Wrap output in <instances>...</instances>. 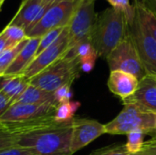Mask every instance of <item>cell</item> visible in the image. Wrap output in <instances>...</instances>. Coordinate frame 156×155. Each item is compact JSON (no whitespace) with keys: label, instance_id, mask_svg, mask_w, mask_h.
<instances>
[{"label":"cell","instance_id":"2","mask_svg":"<svg viewBox=\"0 0 156 155\" xmlns=\"http://www.w3.org/2000/svg\"><path fill=\"white\" fill-rule=\"evenodd\" d=\"M127 26L125 14L112 6L97 14L90 43L98 57L107 58L127 35Z\"/></svg>","mask_w":156,"mask_h":155},{"label":"cell","instance_id":"34","mask_svg":"<svg viewBox=\"0 0 156 155\" xmlns=\"http://www.w3.org/2000/svg\"><path fill=\"white\" fill-rule=\"evenodd\" d=\"M65 0H43V4L46 5H49V6H52L54 5H57L60 2H63Z\"/></svg>","mask_w":156,"mask_h":155},{"label":"cell","instance_id":"11","mask_svg":"<svg viewBox=\"0 0 156 155\" xmlns=\"http://www.w3.org/2000/svg\"><path fill=\"white\" fill-rule=\"evenodd\" d=\"M104 133H106L105 124L95 120L74 117L72 120L71 153L74 154Z\"/></svg>","mask_w":156,"mask_h":155},{"label":"cell","instance_id":"10","mask_svg":"<svg viewBox=\"0 0 156 155\" xmlns=\"http://www.w3.org/2000/svg\"><path fill=\"white\" fill-rule=\"evenodd\" d=\"M58 106L53 104L36 105L15 102L0 116V122H27L53 117Z\"/></svg>","mask_w":156,"mask_h":155},{"label":"cell","instance_id":"29","mask_svg":"<svg viewBox=\"0 0 156 155\" xmlns=\"http://www.w3.org/2000/svg\"><path fill=\"white\" fill-rule=\"evenodd\" d=\"M0 155H34V153L29 149L20 146H14L12 148L1 151Z\"/></svg>","mask_w":156,"mask_h":155},{"label":"cell","instance_id":"25","mask_svg":"<svg viewBox=\"0 0 156 155\" xmlns=\"http://www.w3.org/2000/svg\"><path fill=\"white\" fill-rule=\"evenodd\" d=\"M112 7L122 11L127 17V22L131 21L134 16V8L130 0H107Z\"/></svg>","mask_w":156,"mask_h":155},{"label":"cell","instance_id":"30","mask_svg":"<svg viewBox=\"0 0 156 155\" xmlns=\"http://www.w3.org/2000/svg\"><path fill=\"white\" fill-rule=\"evenodd\" d=\"M128 155H156V143H154L153 141L146 142L144 144V148L142 151L133 153V154Z\"/></svg>","mask_w":156,"mask_h":155},{"label":"cell","instance_id":"24","mask_svg":"<svg viewBox=\"0 0 156 155\" xmlns=\"http://www.w3.org/2000/svg\"><path fill=\"white\" fill-rule=\"evenodd\" d=\"M65 27H58V28L52 29V30L48 31V33H46L43 37H41L39 45H38V48H37V50L36 53V57L37 55H39L41 52H43L45 49H47L48 47H50L59 37V36L61 35V33Z\"/></svg>","mask_w":156,"mask_h":155},{"label":"cell","instance_id":"27","mask_svg":"<svg viewBox=\"0 0 156 155\" xmlns=\"http://www.w3.org/2000/svg\"><path fill=\"white\" fill-rule=\"evenodd\" d=\"M18 136L19 135L0 130V152L16 146Z\"/></svg>","mask_w":156,"mask_h":155},{"label":"cell","instance_id":"9","mask_svg":"<svg viewBox=\"0 0 156 155\" xmlns=\"http://www.w3.org/2000/svg\"><path fill=\"white\" fill-rule=\"evenodd\" d=\"M69 50V30L68 26H66L59 37L50 47L34 58V60L25 69L22 76L29 80L51 64L63 58Z\"/></svg>","mask_w":156,"mask_h":155},{"label":"cell","instance_id":"33","mask_svg":"<svg viewBox=\"0 0 156 155\" xmlns=\"http://www.w3.org/2000/svg\"><path fill=\"white\" fill-rule=\"evenodd\" d=\"M10 48V45L8 43V41L6 40V38L2 35V33H0V53L2 51H4L5 49Z\"/></svg>","mask_w":156,"mask_h":155},{"label":"cell","instance_id":"36","mask_svg":"<svg viewBox=\"0 0 156 155\" xmlns=\"http://www.w3.org/2000/svg\"><path fill=\"white\" fill-rule=\"evenodd\" d=\"M152 141H153V142H154V143H156V134H155V136H154V139H153Z\"/></svg>","mask_w":156,"mask_h":155},{"label":"cell","instance_id":"32","mask_svg":"<svg viewBox=\"0 0 156 155\" xmlns=\"http://www.w3.org/2000/svg\"><path fill=\"white\" fill-rule=\"evenodd\" d=\"M143 5L156 16V0H141Z\"/></svg>","mask_w":156,"mask_h":155},{"label":"cell","instance_id":"8","mask_svg":"<svg viewBox=\"0 0 156 155\" xmlns=\"http://www.w3.org/2000/svg\"><path fill=\"white\" fill-rule=\"evenodd\" d=\"M80 0H65L48 8L41 20L28 32L27 37H41L48 31L68 26Z\"/></svg>","mask_w":156,"mask_h":155},{"label":"cell","instance_id":"1","mask_svg":"<svg viewBox=\"0 0 156 155\" xmlns=\"http://www.w3.org/2000/svg\"><path fill=\"white\" fill-rule=\"evenodd\" d=\"M72 120L55 121L44 128L21 134L16 146L29 149L34 155H72Z\"/></svg>","mask_w":156,"mask_h":155},{"label":"cell","instance_id":"35","mask_svg":"<svg viewBox=\"0 0 156 155\" xmlns=\"http://www.w3.org/2000/svg\"><path fill=\"white\" fill-rule=\"evenodd\" d=\"M5 0H0V5H1V6L3 5V4L5 3Z\"/></svg>","mask_w":156,"mask_h":155},{"label":"cell","instance_id":"21","mask_svg":"<svg viewBox=\"0 0 156 155\" xmlns=\"http://www.w3.org/2000/svg\"><path fill=\"white\" fill-rule=\"evenodd\" d=\"M79 101H66L58 104L55 112V120L58 122H65L71 121L74 118L76 111L80 108Z\"/></svg>","mask_w":156,"mask_h":155},{"label":"cell","instance_id":"18","mask_svg":"<svg viewBox=\"0 0 156 155\" xmlns=\"http://www.w3.org/2000/svg\"><path fill=\"white\" fill-rule=\"evenodd\" d=\"M69 50L72 51L79 58L80 63V69L83 71L89 72L93 69L98 55L90 43L81 44Z\"/></svg>","mask_w":156,"mask_h":155},{"label":"cell","instance_id":"6","mask_svg":"<svg viewBox=\"0 0 156 155\" xmlns=\"http://www.w3.org/2000/svg\"><path fill=\"white\" fill-rule=\"evenodd\" d=\"M134 8V16L128 22L127 32L131 37L141 61L147 74L156 75V41L150 34L137 10Z\"/></svg>","mask_w":156,"mask_h":155},{"label":"cell","instance_id":"13","mask_svg":"<svg viewBox=\"0 0 156 155\" xmlns=\"http://www.w3.org/2000/svg\"><path fill=\"white\" fill-rule=\"evenodd\" d=\"M122 101L124 105L133 104L144 111L156 113V75L146 74L139 80L136 91Z\"/></svg>","mask_w":156,"mask_h":155},{"label":"cell","instance_id":"14","mask_svg":"<svg viewBox=\"0 0 156 155\" xmlns=\"http://www.w3.org/2000/svg\"><path fill=\"white\" fill-rule=\"evenodd\" d=\"M109 90L115 95L124 100L132 96L137 90L139 79L130 74L120 70L111 71L108 79Z\"/></svg>","mask_w":156,"mask_h":155},{"label":"cell","instance_id":"31","mask_svg":"<svg viewBox=\"0 0 156 155\" xmlns=\"http://www.w3.org/2000/svg\"><path fill=\"white\" fill-rule=\"evenodd\" d=\"M12 101L0 92V116L11 106Z\"/></svg>","mask_w":156,"mask_h":155},{"label":"cell","instance_id":"37","mask_svg":"<svg viewBox=\"0 0 156 155\" xmlns=\"http://www.w3.org/2000/svg\"><path fill=\"white\" fill-rule=\"evenodd\" d=\"M1 7H2V6H1V5H0V11H1Z\"/></svg>","mask_w":156,"mask_h":155},{"label":"cell","instance_id":"7","mask_svg":"<svg viewBox=\"0 0 156 155\" xmlns=\"http://www.w3.org/2000/svg\"><path fill=\"white\" fill-rule=\"evenodd\" d=\"M105 59L108 62L111 71L120 70L130 73L135 76L139 80L147 74L128 32L125 37Z\"/></svg>","mask_w":156,"mask_h":155},{"label":"cell","instance_id":"26","mask_svg":"<svg viewBox=\"0 0 156 155\" xmlns=\"http://www.w3.org/2000/svg\"><path fill=\"white\" fill-rule=\"evenodd\" d=\"M125 144H114L93 151L89 155H128Z\"/></svg>","mask_w":156,"mask_h":155},{"label":"cell","instance_id":"12","mask_svg":"<svg viewBox=\"0 0 156 155\" xmlns=\"http://www.w3.org/2000/svg\"><path fill=\"white\" fill-rule=\"evenodd\" d=\"M49 7L43 4V0H23L9 25L17 26L27 33L41 20Z\"/></svg>","mask_w":156,"mask_h":155},{"label":"cell","instance_id":"23","mask_svg":"<svg viewBox=\"0 0 156 155\" xmlns=\"http://www.w3.org/2000/svg\"><path fill=\"white\" fill-rule=\"evenodd\" d=\"M145 133L142 131H134L127 134V143L125 144L126 150L129 154L136 153L144 148V137Z\"/></svg>","mask_w":156,"mask_h":155},{"label":"cell","instance_id":"22","mask_svg":"<svg viewBox=\"0 0 156 155\" xmlns=\"http://www.w3.org/2000/svg\"><path fill=\"white\" fill-rule=\"evenodd\" d=\"M1 33L6 38L10 47H14V46L19 44L20 42H22L23 40L28 38L26 31L23 28H21L17 26H14V25L8 24L3 29V31Z\"/></svg>","mask_w":156,"mask_h":155},{"label":"cell","instance_id":"15","mask_svg":"<svg viewBox=\"0 0 156 155\" xmlns=\"http://www.w3.org/2000/svg\"><path fill=\"white\" fill-rule=\"evenodd\" d=\"M40 37H29L25 47L16 57L3 77L21 76L25 69L36 58Z\"/></svg>","mask_w":156,"mask_h":155},{"label":"cell","instance_id":"16","mask_svg":"<svg viewBox=\"0 0 156 155\" xmlns=\"http://www.w3.org/2000/svg\"><path fill=\"white\" fill-rule=\"evenodd\" d=\"M15 102L36 104V105H46V104L58 105L55 100L54 92L46 91L30 84L13 103Z\"/></svg>","mask_w":156,"mask_h":155},{"label":"cell","instance_id":"20","mask_svg":"<svg viewBox=\"0 0 156 155\" xmlns=\"http://www.w3.org/2000/svg\"><path fill=\"white\" fill-rule=\"evenodd\" d=\"M133 5L137 10L141 20L156 41V16L143 5L141 0H133Z\"/></svg>","mask_w":156,"mask_h":155},{"label":"cell","instance_id":"19","mask_svg":"<svg viewBox=\"0 0 156 155\" xmlns=\"http://www.w3.org/2000/svg\"><path fill=\"white\" fill-rule=\"evenodd\" d=\"M28 38L23 40L22 42H20L19 44H17L14 47H10V48L5 49L4 51H2L0 53V78L5 75L6 69L9 68V66L12 64V62L14 61L16 57L18 55V53L22 50V48L27 44Z\"/></svg>","mask_w":156,"mask_h":155},{"label":"cell","instance_id":"5","mask_svg":"<svg viewBox=\"0 0 156 155\" xmlns=\"http://www.w3.org/2000/svg\"><path fill=\"white\" fill-rule=\"evenodd\" d=\"M95 0H80L68 25L69 49L90 43L97 17ZM91 44V43H90Z\"/></svg>","mask_w":156,"mask_h":155},{"label":"cell","instance_id":"4","mask_svg":"<svg viewBox=\"0 0 156 155\" xmlns=\"http://www.w3.org/2000/svg\"><path fill=\"white\" fill-rule=\"evenodd\" d=\"M108 134H128L142 131L145 134H156V113L144 111L133 104H125L121 113L105 124Z\"/></svg>","mask_w":156,"mask_h":155},{"label":"cell","instance_id":"3","mask_svg":"<svg viewBox=\"0 0 156 155\" xmlns=\"http://www.w3.org/2000/svg\"><path fill=\"white\" fill-rule=\"evenodd\" d=\"M77 56L70 50L49 67L29 79V84L46 91L54 92L65 85H71L80 70Z\"/></svg>","mask_w":156,"mask_h":155},{"label":"cell","instance_id":"17","mask_svg":"<svg viewBox=\"0 0 156 155\" xmlns=\"http://www.w3.org/2000/svg\"><path fill=\"white\" fill-rule=\"evenodd\" d=\"M28 85L29 80L22 75L0 78V92L9 99L12 103L25 91Z\"/></svg>","mask_w":156,"mask_h":155},{"label":"cell","instance_id":"28","mask_svg":"<svg viewBox=\"0 0 156 155\" xmlns=\"http://www.w3.org/2000/svg\"><path fill=\"white\" fill-rule=\"evenodd\" d=\"M70 87L71 85H65L58 89L56 91H54V98L58 104L70 100V98H71Z\"/></svg>","mask_w":156,"mask_h":155},{"label":"cell","instance_id":"38","mask_svg":"<svg viewBox=\"0 0 156 155\" xmlns=\"http://www.w3.org/2000/svg\"><path fill=\"white\" fill-rule=\"evenodd\" d=\"M95 1H96V0H95Z\"/></svg>","mask_w":156,"mask_h":155}]
</instances>
